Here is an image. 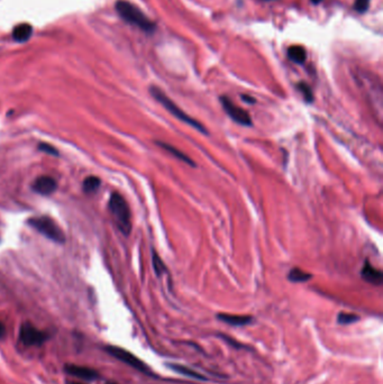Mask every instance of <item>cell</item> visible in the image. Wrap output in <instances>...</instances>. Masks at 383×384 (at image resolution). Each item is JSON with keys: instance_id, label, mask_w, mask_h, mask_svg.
I'll return each mask as SVG.
<instances>
[{"instance_id": "6da1fadb", "label": "cell", "mask_w": 383, "mask_h": 384, "mask_svg": "<svg viewBox=\"0 0 383 384\" xmlns=\"http://www.w3.org/2000/svg\"><path fill=\"white\" fill-rule=\"evenodd\" d=\"M116 10L126 23L139 28L144 33L152 34L155 32L156 24L152 22L137 6L126 0H118L116 3Z\"/></svg>"}, {"instance_id": "7a4b0ae2", "label": "cell", "mask_w": 383, "mask_h": 384, "mask_svg": "<svg viewBox=\"0 0 383 384\" xmlns=\"http://www.w3.org/2000/svg\"><path fill=\"white\" fill-rule=\"evenodd\" d=\"M108 207L118 229L125 236H129L132 231V216L127 201L119 193L114 192L109 198Z\"/></svg>"}, {"instance_id": "3957f363", "label": "cell", "mask_w": 383, "mask_h": 384, "mask_svg": "<svg viewBox=\"0 0 383 384\" xmlns=\"http://www.w3.org/2000/svg\"><path fill=\"white\" fill-rule=\"evenodd\" d=\"M150 94L152 95V97L157 101L160 102L161 105L167 109V111L173 115L175 118L180 119L181 121H184V123H186L187 125H189L191 127H193L194 130H197L198 132L200 133H204V134H207L208 132H207L206 127L202 124L199 123V121L197 119L192 118L191 116H189L188 114H186V112L182 111V109L180 107H178L175 103L169 98V97L163 93V91L157 88V87H151L150 88Z\"/></svg>"}, {"instance_id": "277c9868", "label": "cell", "mask_w": 383, "mask_h": 384, "mask_svg": "<svg viewBox=\"0 0 383 384\" xmlns=\"http://www.w3.org/2000/svg\"><path fill=\"white\" fill-rule=\"evenodd\" d=\"M28 225L32 226L36 231H39L40 234L45 236L48 240L60 244L65 242V236L62 229H61L58 226V224L52 221L51 218L45 216L33 217L28 221Z\"/></svg>"}, {"instance_id": "5b68a950", "label": "cell", "mask_w": 383, "mask_h": 384, "mask_svg": "<svg viewBox=\"0 0 383 384\" xmlns=\"http://www.w3.org/2000/svg\"><path fill=\"white\" fill-rule=\"evenodd\" d=\"M106 351L112 356H114L115 358H117L118 361L123 362L127 365H130L131 368L135 369L139 372H142V373H150V370L148 368V365L145 364L144 362H142L138 357H136L135 355L132 354L131 352L121 349V347H118V346H107Z\"/></svg>"}, {"instance_id": "8992f818", "label": "cell", "mask_w": 383, "mask_h": 384, "mask_svg": "<svg viewBox=\"0 0 383 384\" xmlns=\"http://www.w3.org/2000/svg\"><path fill=\"white\" fill-rule=\"evenodd\" d=\"M20 339L26 346H40L47 339V334L30 322H24L20 329Z\"/></svg>"}, {"instance_id": "52a82bcc", "label": "cell", "mask_w": 383, "mask_h": 384, "mask_svg": "<svg viewBox=\"0 0 383 384\" xmlns=\"http://www.w3.org/2000/svg\"><path fill=\"white\" fill-rule=\"evenodd\" d=\"M221 103L224 108V111L232 118L235 123L240 124L242 126H252V118L250 114H248L244 109L236 106L235 103L230 100L227 97H221Z\"/></svg>"}, {"instance_id": "ba28073f", "label": "cell", "mask_w": 383, "mask_h": 384, "mask_svg": "<svg viewBox=\"0 0 383 384\" xmlns=\"http://www.w3.org/2000/svg\"><path fill=\"white\" fill-rule=\"evenodd\" d=\"M65 372L68 374L76 376L78 379L86 380V381H95L99 379V373L94 369H90L87 367H80L76 364H68L65 365Z\"/></svg>"}, {"instance_id": "9c48e42d", "label": "cell", "mask_w": 383, "mask_h": 384, "mask_svg": "<svg viewBox=\"0 0 383 384\" xmlns=\"http://www.w3.org/2000/svg\"><path fill=\"white\" fill-rule=\"evenodd\" d=\"M32 188L36 193L42 194V196H50L57 190L58 184L52 176L42 175L34 181Z\"/></svg>"}, {"instance_id": "30bf717a", "label": "cell", "mask_w": 383, "mask_h": 384, "mask_svg": "<svg viewBox=\"0 0 383 384\" xmlns=\"http://www.w3.org/2000/svg\"><path fill=\"white\" fill-rule=\"evenodd\" d=\"M361 277L364 281L373 284V285H381L382 284V273L380 270L375 269L374 266L371 265L369 261H366L361 270Z\"/></svg>"}, {"instance_id": "8fae6325", "label": "cell", "mask_w": 383, "mask_h": 384, "mask_svg": "<svg viewBox=\"0 0 383 384\" xmlns=\"http://www.w3.org/2000/svg\"><path fill=\"white\" fill-rule=\"evenodd\" d=\"M33 34V27L29 24H20L13 29V39L17 43H24L30 39Z\"/></svg>"}, {"instance_id": "7c38bea8", "label": "cell", "mask_w": 383, "mask_h": 384, "mask_svg": "<svg viewBox=\"0 0 383 384\" xmlns=\"http://www.w3.org/2000/svg\"><path fill=\"white\" fill-rule=\"evenodd\" d=\"M218 319L226 322L232 326H244L250 324L252 321V317L250 316H239V315H229V314H220Z\"/></svg>"}, {"instance_id": "4fadbf2b", "label": "cell", "mask_w": 383, "mask_h": 384, "mask_svg": "<svg viewBox=\"0 0 383 384\" xmlns=\"http://www.w3.org/2000/svg\"><path fill=\"white\" fill-rule=\"evenodd\" d=\"M156 144L159 145L160 148H162L163 150H166L167 152H169L170 154H172L174 157H177L178 160H180V161H182V162H185V163H187V164H189L190 167H196V163H194L189 156L186 155V154L184 153V152H181L179 149L174 148V146L170 145V144L163 143V142H157Z\"/></svg>"}, {"instance_id": "5bb4252c", "label": "cell", "mask_w": 383, "mask_h": 384, "mask_svg": "<svg viewBox=\"0 0 383 384\" xmlns=\"http://www.w3.org/2000/svg\"><path fill=\"white\" fill-rule=\"evenodd\" d=\"M288 58L297 64H302L307 60V52L300 45H293L288 48Z\"/></svg>"}, {"instance_id": "9a60e30c", "label": "cell", "mask_w": 383, "mask_h": 384, "mask_svg": "<svg viewBox=\"0 0 383 384\" xmlns=\"http://www.w3.org/2000/svg\"><path fill=\"white\" fill-rule=\"evenodd\" d=\"M168 367H169L170 369H171V370H173V371H175V372H178V373H180V374H182V375H186V376H188V377H191V379L202 380V381L206 380V377H205L204 375H202L200 373H198V372H196V371L192 370V369H190V368L184 367V365L170 363V364H168Z\"/></svg>"}, {"instance_id": "2e32d148", "label": "cell", "mask_w": 383, "mask_h": 384, "mask_svg": "<svg viewBox=\"0 0 383 384\" xmlns=\"http://www.w3.org/2000/svg\"><path fill=\"white\" fill-rule=\"evenodd\" d=\"M312 278H313L312 274L302 271L301 269H299V267H294V269H291L288 276V279L290 280V281L295 282V283L307 282L308 280H310Z\"/></svg>"}, {"instance_id": "e0dca14e", "label": "cell", "mask_w": 383, "mask_h": 384, "mask_svg": "<svg viewBox=\"0 0 383 384\" xmlns=\"http://www.w3.org/2000/svg\"><path fill=\"white\" fill-rule=\"evenodd\" d=\"M101 182L98 176H88V178L84 179L83 181V191L86 193H95L98 191Z\"/></svg>"}, {"instance_id": "ac0fdd59", "label": "cell", "mask_w": 383, "mask_h": 384, "mask_svg": "<svg viewBox=\"0 0 383 384\" xmlns=\"http://www.w3.org/2000/svg\"><path fill=\"white\" fill-rule=\"evenodd\" d=\"M297 89L300 91V94L302 95L303 99H305L308 103L314 101V94L313 90L310 88V85L307 84L306 82H299L297 84Z\"/></svg>"}, {"instance_id": "d6986e66", "label": "cell", "mask_w": 383, "mask_h": 384, "mask_svg": "<svg viewBox=\"0 0 383 384\" xmlns=\"http://www.w3.org/2000/svg\"><path fill=\"white\" fill-rule=\"evenodd\" d=\"M153 267L156 276L161 277L164 272H167V266L163 263L161 258L155 252H153Z\"/></svg>"}, {"instance_id": "ffe728a7", "label": "cell", "mask_w": 383, "mask_h": 384, "mask_svg": "<svg viewBox=\"0 0 383 384\" xmlns=\"http://www.w3.org/2000/svg\"><path fill=\"white\" fill-rule=\"evenodd\" d=\"M356 320H358V316L354 314H346V313H340L337 318V321L340 325H349V324H352V322H355Z\"/></svg>"}, {"instance_id": "44dd1931", "label": "cell", "mask_w": 383, "mask_h": 384, "mask_svg": "<svg viewBox=\"0 0 383 384\" xmlns=\"http://www.w3.org/2000/svg\"><path fill=\"white\" fill-rule=\"evenodd\" d=\"M39 150L44 152V153L48 154V155H52V156H59V151L54 148V146H52L51 144H47V143H41L39 145Z\"/></svg>"}, {"instance_id": "7402d4cb", "label": "cell", "mask_w": 383, "mask_h": 384, "mask_svg": "<svg viewBox=\"0 0 383 384\" xmlns=\"http://www.w3.org/2000/svg\"><path fill=\"white\" fill-rule=\"evenodd\" d=\"M371 0H355L354 3V9L357 11V13L363 14L366 13L369 8Z\"/></svg>"}, {"instance_id": "603a6c76", "label": "cell", "mask_w": 383, "mask_h": 384, "mask_svg": "<svg viewBox=\"0 0 383 384\" xmlns=\"http://www.w3.org/2000/svg\"><path fill=\"white\" fill-rule=\"evenodd\" d=\"M242 100L245 101L246 103H251V105H253V103H255V98H253V97L248 96V95H242Z\"/></svg>"}, {"instance_id": "cb8c5ba5", "label": "cell", "mask_w": 383, "mask_h": 384, "mask_svg": "<svg viewBox=\"0 0 383 384\" xmlns=\"http://www.w3.org/2000/svg\"><path fill=\"white\" fill-rule=\"evenodd\" d=\"M6 336V326L4 322L0 320V339L4 338Z\"/></svg>"}, {"instance_id": "d4e9b609", "label": "cell", "mask_w": 383, "mask_h": 384, "mask_svg": "<svg viewBox=\"0 0 383 384\" xmlns=\"http://www.w3.org/2000/svg\"><path fill=\"white\" fill-rule=\"evenodd\" d=\"M310 2H312L314 5H318V4L323 2V0H310Z\"/></svg>"}, {"instance_id": "484cf974", "label": "cell", "mask_w": 383, "mask_h": 384, "mask_svg": "<svg viewBox=\"0 0 383 384\" xmlns=\"http://www.w3.org/2000/svg\"><path fill=\"white\" fill-rule=\"evenodd\" d=\"M66 384H84V383H81V382H75V381H68V382H66Z\"/></svg>"}, {"instance_id": "4316f807", "label": "cell", "mask_w": 383, "mask_h": 384, "mask_svg": "<svg viewBox=\"0 0 383 384\" xmlns=\"http://www.w3.org/2000/svg\"><path fill=\"white\" fill-rule=\"evenodd\" d=\"M106 384H117V383H115V382H107Z\"/></svg>"}, {"instance_id": "83f0119b", "label": "cell", "mask_w": 383, "mask_h": 384, "mask_svg": "<svg viewBox=\"0 0 383 384\" xmlns=\"http://www.w3.org/2000/svg\"><path fill=\"white\" fill-rule=\"evenodd\" d=\"M266 2H270V0H266Z\"/></svg>"}]
</instances>
